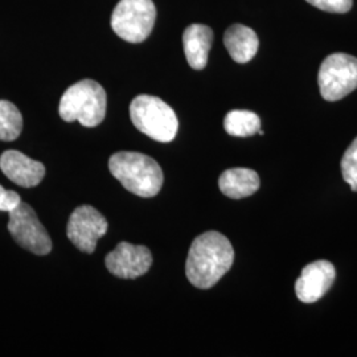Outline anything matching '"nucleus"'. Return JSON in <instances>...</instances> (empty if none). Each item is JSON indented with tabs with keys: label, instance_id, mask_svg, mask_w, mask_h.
Masks as SVG:
<instances>
[{
	"label": "nucleus",
	"instance_id": "obj_1",
	"mask_svg": "<svg viewBox=\"0 0 357 357\" xmlns=\"http://www.w3.org/2000/svg\"><path fill=\"white\" fill-rule=\"evenodd\" d=\"M234 261L229 240L218 231H206L192 243L185 264L188 281L197 289H211L228 271Z\"/></svg>",
	"mask_w": 357,
	"mask_h": 357
},
{
	"label": "nucleus",
	"instance_id": "obj_2",
	"mask_svg": "<svg viewBox=\"0 0 357 357\" xmlns=\"http://www.w3.org/2000/svg\"><path fill=\"white\" fill-rule=\"evenodd\" d=\"M109 169L128 192L141 197L156 196L165 180L158 162L141 153L121 151L112 155Z\"/></svg>",
	"mask_w": 357,
	"mask_h": 357
},
{
	"label": "nucleus",
	"instance_id": "obj_3",
	"mask_svg": "<svg viewBox=\"0 0 357 357\" xmlns=\"http://www.w3.org/2000/svg\"><path fill=\"white\" fill-rule=\"evenodd\" d=\"M106 91L93 79H82L68 88L59 105V114L65 122L78 121L85 128L102 123L106 115Z\"/></svg>",
	"mask_w": 357,
	"mask_h": 357
},
{
	"label": "nucleus",
	"instance_id": "obj_4",
	"mask_svg": "<svg viewBox=\"0 0 357 357\" xmlns=\"http://www.w3.org/2000/svg\"><path fill=\"white\" fill-rule=\"evenodd\" d=\"M134 126L153 141L168 143L178 134V121L175 112L163 100L142 94L130 105Z\"/></svg>",
	"mask_w": 357,
	"mask_h": 357
},
{
	"label": "nucleus",
	"instance_id": "obj_5",
	"mask_svg": "<svg viewBox=\"0 0 357 357\" xmlns=\"http://www.w3.org/2000/svg\"><path fill=\"white\" fill-rule=\"evenodd\" d=\"M156 8L153 0H119L112 15V28L128 41L138 44L153 32Z\"/></svg>",
	"mask_w": 357,
	"mask_h": 357
},
{
	"label": "nucleus",
	"instance_id": "obj_6",
	"mask_svg": "<svg viewBox=\"0 0 357 357\" xmlns=\"http://www.w3.org/2000/svg\"><path fill=\"white\" fill-rule=\"evenodd\" d=\"M320 94L335 102L357 89V59L347 53H332L320 65Z\"/></svg>",
	"mask_w": 357,
	"mask_h": 357
},
{
	"label": "nucleus",
	"instance_id": "obj_7",
	"mask_svg": "<svg viewBox=\"0 0 357 357\" xmlns=\"http://www.w3.org/2000/svg\"><path fill=\"white\" fill-rule=\"evenodd\" d=\"M8 213V230L16 243L35 255H45L51 252L50 234L29 205L22 202Z\"/></svg>",
	"mask_w": 357,
	"mask_h": 357
},
{
	"label": "nucleus",
	"instance_id": "obj_8",
	"mask_svg": "<svg viewBox=\"0 0 357 357\" xmlns=\"http://www.w3.org/2000/svg\"><path fill=\"white\" fill-rule=\"evenodd\" d=\"M107 220L93 206L82 205L75 209L68 221V238L82 253H93L97 241L107 231Z\"/></svg>",
	"mask_w": 357,
	"mask_h": 357
},
{
	"label": "nucleus",
	"instance_id": "obj_9",
	"mask_svg": "<svg viewBox=\"0 0 357 357\" xmlns=\"http://www.w3.org/2000/svg\"><path fill=\"white\" fill-rule=\"evenodd\" d=\"M107 270L118 278L135 280L146 274L153 265V255L143 245L121 243L105 259Z\"/></svg>",
	"mask_w": 357,
	"mask_h": 357
},
{
	"label": "nucleus",
	"instance_id": "obj_10",
	"mask_svg": "<svg viewBox=\"0 0 357 357\" xmlns=\"http://www.w3.org/2000/svg\"><path fill=\"white\" fill-rule=\"evenodd\" d=\"M336 278V270L331 262L326 259L308 264L302 270L301 277L295 282V293L301 302H318L330 289Z\"/></svg>",
	"mask_w": 357,
	"mask_h": 357
},
{
	"label": "nucleus",
	"instance_id": "obj_11",
	"mask_svg": "<svg viewBox=\"0 0 357 357\" xmlns=\"http://www.w3.org/2000/svg\"><path fill=\"white\" fill-rule=\"evenodd\" d=\"M3 174L20 187H36L45 176V167L16 150L4 151L0 156Z\"/></svg>",
	"mask_w": 357,
	"mask_h": 357
},
{
	"label": "nucleus",
	"instance_id": "obj_12",
	"mask_svg": "<svg viewBox=\"0 0 357 357\" xmlns=\"http://www.w3.org/2000/svg\"><path fill=\"white\" fill-rule=\"evenodd\" d=\"M213 43V31L204 24H192L184 31L183 45L187 61L195 70H202L208 63Z\"/></svg>",
	"mask_w": 357,
	"mask_h": 357
},
{
	"label": "nucleus",
	"instance_id": "obj_13",
	"mask_svg": "<svg viewBox=\"0 0 357 357\" xmlns=\"http://www.w3.org/2000/svg\"><path fill=\"white\" fill-rule=\"evenodd\" d=\"M224 44L229 52L230 57L236 63L246 64L255 57L259 41L252 28L234 24L227 29L224 35Z\"/></svg>",
	"mask_w": 357,
	"mask_h": 357
},
{
	"label": "nucleus",
	"instance_id": "obj_14",
	"mask_svg": "<svg viewBox=\"0 0 357 357\" xmlns=\"http://www.w3.org/2000/svg\"><path fill=\"white\" fill-rule=\"evenodd\" d=\"M220 191L230 199H243L252 196L259 188L258 174L249 168H231L218 178Z\"/></svg>",
	"mask_w": 357,
	"mask_h": 357
},
{
	"label": "nucleus",
	"instance_id": "obj_15",
	"mask_svg": "<svg viewBox=\"0 0 357 357\" xmlns=\"http://www.w3.org/2000/svg\"><path fill=\"white\" fill-rule=\"evenodd\" d=\"M225 131L237 138H248L261 130L259 116L248 110H233L224 119Z\"/></svg>",
	"mask_w": 357,
	"mask_h": 357
},
{
	"label": "nucleus",
	"instance_id": "obj_16",
	"mask_svg": "<svg viewBox=\"0 0 357 357\" xmlns=\"http://www.w3.org/2000/svg\"><path fill=\"white\" fill-rule=\"evenodd\" d=\"M23 130V116L10 101H0V141L11 142L19 138Z\"/></svg>",
	"mask_w": 357,
	"mask_h": 357
},
{
	"label": "nucleus",
	"instance_id": "obj_17",
	"mask_svg": "<svg viewBox=\"0 0 357 357\" xmlns=\"http://www.w3.org/2000/svg\"><path fill=\"white\" fill-rule=\"evenodd\" d=\"M342 174L351 190L357 192V138L347 149L342 159Z\"/></svg>",
	"mask_w": 357,
	"mask_h": 357
},
{
	"label": "nucleus",
	"instance_id": "obj_18",
	"mask_svg": "<svg viewBox=\"0 0 357 357\" xmlns=\"http://www.w3.org/2000/svg\"><path fill=\"white\" fill-rule=\"evenodd\" d=\"M306 1L321 11L331 13H348L354 4V0H306Z\"/></svg>",
	"mask_w": 357,
	"mask_h": 357
},
{
	"label": "nucleus",
	"instance_id": "obj_19",
	"mask_svg": "<svg viewBox=\"0 0 357 357\" xmlns=\"http://www.w3.org/2000/svg\"><path fill=\"white\" fill-rule=\"evenodd\" d=\"M22 203L20 196L15 191H8L0 185V211L11 212Z\"/></svg>",
	"mask_w": 357,
	"mask_h": 357
}]
</instances>
